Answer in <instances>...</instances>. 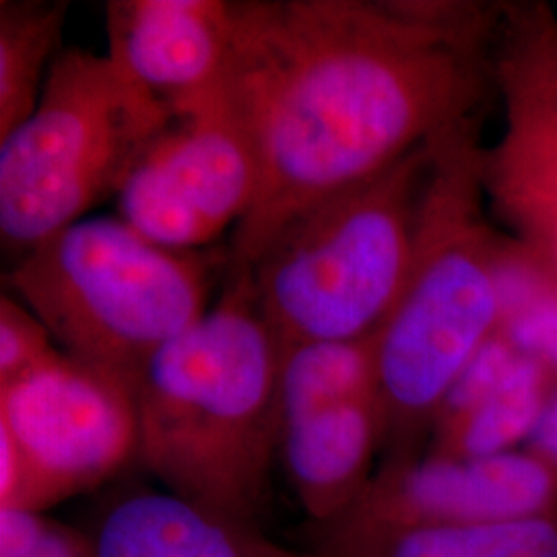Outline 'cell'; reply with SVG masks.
Listing matches in <instances>:
<instances>
[{
    "label": "cell",
    "instance_id": "cell-1",
    "mask_svg": "<svg viewBox=\"0 0 557 557\" xmlns=\"http://www.w3.org/2000/svg\"><path fill=\"white\" fill-rule=\"evenodd\" d=\"M221 94L259 188L234 230L232 271L308 207L478 120L494 87L498 11L460 2L232 0Z\"/></svg>",
    "mask_w": 557,
    "mask_h": 557
},
{
    "label": "cell",
    "instance_id": "cell-2",
    "mask_svg": "<svg viewBox=\"0 0 557 557\" xmlns=\"http://www.w3.org/2000/svg\"><path fill=\"white\" fill-rule=\"evenodd\" d=\"M135 382L143 467L165 492L257 524L281 444L277 337L246 273Z\"/></svg>",
    "mask_w": 557,
    "mask_h": 557
},
{
    "label": "cell",
    "instance_id": "cell-3",
    "mask_svg": "<svg viewBox=\"0 0 557 557\" xmlns=\"http://www.w3.org/2000/svg\"><path fill=\"white\" fill-rule=\"evenodd\" d=\"M478 120L440 137L405 289L376 338L379 400L395 457L432 430L440 403L499 331L494 260L504 234L481 184Z\"/></svg>",
    "mask_w": 557,
    "mask_h": 557
},
{
    "label": "cell",
    "instance_id": "cell-4",
    "mask_svg": "<svg viewBox=\"0 0 557 557\" xmlns=\"http://www.w3.org/2000/svg\"><path fill=\"white\" fill-rule=\"evenodd\" d=\"M438 140L308 207L242 271L278 349L379 333L409 278Z\"/></svg>",
    "mask_w": 557,
    "mask_h": 557
},
{
    "label": "cell",
    "instance_id": "cell-5",
    "mask_svg": "<svg viewBox=\"0 0 557 557\" xmlns=\"http://www.w3.org/2000/svg\"><path fill=\"white\" fill-rule=\"evenodd\" d=\"M213 267L120 218L64 227L4 277L62 354L137 382L145 366L209 312Z\"/></svg>",
    "mask_w": 557,
    "mask_h": 557
},
{
    "label": "cell",
    "instance_id": "cell-6",
    "mask_svg": "<svg viewBox=\"0 0 557 557\" xmlns=\"http://www.w3.org/2000/svg\"><path fill=\"white\" fill-rule=\"evenodd\" d=\"M176 119L110 54L62 50L32 116L0 140V236L25 257L110 197Z\"/></svg>",
    "mask_w": 557,
    "mask_h": 557
},
{
    "label": "cell",
    "instance_id": "cell-7",
    "mask_svg": "<svg viewBox=\"0 0 557 557\" xmlns=\"http://www.w3.org/2000/svg\"><path fill=\"white\" fill-rule=\"evenodd\" d=\"M135 384L60 351L0 388V510L44 512L137 457Z\"/></svg>",
    "mask_w": 557,
    "mask_h": 557
},
{
    "label": "cell",
    "instance_id": "cell-8",
    "mask_svg": "<svg viewBox=\"0 0 557 557\" xmlns=\"http://www.w3.org/2000/svg\"><path fill=\"white\" fill-rule=\"evenodd\" d=\"M257 188L252 145L220 89L176 114L120 188L116 207L140 236L193 252L236 230Z\"/></svg>",
    "mask_w": 557,
    "mask_h": 557
},
{
    "label": "cell",
    "instance_id": "cell-9",
    "mask_svg": "<svg viewBox=\"0 0 557 557\" xmlns=\"http://www.w3.org/2000/svg\"><path fill=\"white\" fill-rule=\"evenodd\" d=\"M557 512V473L529 448L496 457H393L358 502L312 537L473 524Z\"/></svg>",
    "mask_w": 557,
    "mask_h": 557
},
{
    "label": "cell",
    "instance_id": "cell-10",
    "mask_svg": "<svg viewBox=\"0 0 557 557\" xmlns=\"http://www.w3.org/2000/svg\"><path fill=\"white\" fill-rule=\"evenodd\" d=\"M106 32L120 69L180 114L220 94L234 50L232 0H112Z\"/></svg>",
    "mask_w": 557,
    "mask_h": 557
},
{
    "label": "cell",
    "instance_id": "cell-11",
    "mask_svg": "<svg viewBox=\"0 0 557 557\" xmlns=\"http://www.w3.org/2000/svg\"><path fill=\"white\" fill-rule=\"evenodd\" d=\"M386 440L379 397L358 398L283 425L278 457L312 527L347 512L374 478Z\"/></svg>",
    "mask_w": 557,
    "mask_h": 557
},
{
    "label": "cell",
    "instance_id": "cell-12",
    "mask_svg": "<svg viewBox=\"0 0 557 557\" xmlns=\"http://www.w3.org/2000/svg\"><path fill=\"white\" fill-rule=\"evenodd\" d=\"M94 541L98 557H312L165 490L116 502Z\"/></svg>",
    "mask_w": 557,
    "mask_h": 557
},
{
    "label": "cell",
    "instance_id": "cell-13",
    "mask_svg": "<svg viewBox=\"0 0 557 557\" xmlns=\"http://www.w3.org/2000/svg\"><path fill=\"white\" fill-rule=\"evenodd\" d=\"M306 552L312 557H557V512L312 537Z\"/></svg>",
    "mask_w": 557,
    "mask_h": 557
},
{
    "label": "cell",
    "instance_id": "cell-14",
    "mask_svg": "<svg viewBox=\"0 0 557 557\" xmlns=\"http://www.w3.org/2000/svg\"><path fill=\"white\" fill-rule=\"evenodd\" d=\"M376 338L379 333L347 341H308L281 349L283 425L335 405L379 397Z\"/></svg>",
    "mask_w": 557,
    "mask_h": 557
},
{
    "label": "cell",
    "instance_id": "cell-15",
    "mask_svg": "<svg viewBox=\"0 0 557 557\" xmlns=\"http://www.w3.org/2000/svg\"><path fill=\"white\" fill-rule=\"evenodd\" d=\"M62 0L0 2V140L32 116L60 54Z\"/></svg>",
    "mask_w": 557,
    "mask_h": 557
},
{
    "label": "cell",
    "instance_id": "cell-16",
    "mask_svg": "<svg viewBox=\"0 0 557 557\" xmlns=\"http://www.w3.org/2000/svg\"><path fill=\"white\" fill-rule=\"evenodd\" d=\"M557 379L539 361L518 356L517 363L478 411L448 438L432 444L434 455L458 458L496 457L529 444Z\"/></svg>",
    "mask_w": 557,
    "mask_h": 557
},
{
    "label": "cell",
    "instance_id": "cell-17",
    "mask_svg": "<svg viewBox=\"0 0 557 557\" xmlns=\"http://www.w3.org/2000/svg\"><path fill=\"white\" fill-rule=\"evenodd\" d=\"M517 359V349L499 331L494 337L487 338L475 356L465 363L446 397L442 398L430 430L432 444L448 438L471 418L498 391Z\"/></svg>",
    "mask_w": 557,
    "mask_h": 557
},
{
    "label": "cell",
    "instance_id": "cell-18",
    "mask_svg": "<svg viewBox=\"0 0 557 557\" xmlns=\"http://www.w3.org/2000/svg\"><path fill=\"white\" fill-rule=\"evenodd\" d=\"M0 557H98L96 541L32 510H0Z\"/></svg>",
    "mask_w": 557,
    "mask_h": 557
},
{
    "label": "cell",
    "instance_id": "cell-19",
    "mask_svg": "<svg viewBox=\"0 0 557 557\" xmlns=\"http://www.w3.org/2000/svg\"><path fill=\"white\" fill-rule=\"evenodd\" d=\"M59 354L41 320L4 292L0 298V388L25 379Z\"/></svg>",
    "mask_w": 557,
    "mask_h": 557
},
{
    "label": "cell",
    "instance_id": "cell-20",
    "mask_svg": "<svg viewBox=\"0 0 557 557\" xmlns=\"http://www.w3.org/2000/svg\"><path fill=\"white\" fill-rule=\"evenodd\" d=\"M518 356L535 359L557 379V292L499 324Z\"/></svg>",
    "mask_w": 557,
    "mask_h": 557
},
{
    "label": "cell",
    "instance_id": "cell-21",
    "mask_svg": "<svg viewBox=\"0 0 557 557\" xmlns=\"http://www.w3.org/2000/svg\"><path fill=\"white\" fill-rule=\"evenodd\" d=\"M527 448L545 460L557 473V386L547 400Z\"/></svg>",
    "mask_w": 557,
    "mask_h": 557
}]
</instances>
